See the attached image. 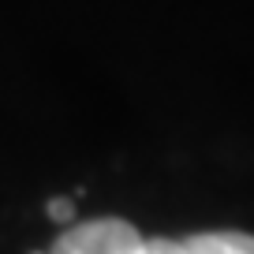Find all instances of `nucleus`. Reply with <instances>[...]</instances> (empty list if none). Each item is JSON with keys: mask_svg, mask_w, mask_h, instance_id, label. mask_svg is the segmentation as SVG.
<instances>
[{"mask_svg": "<svg viewBox=\"0 0 254 254\" xmlns=\"http://www.w3.org/2000/svg\"><path fill=\"white\" fill-rule=\"evenodd\" d=\"M142 232L120 217H101V221H82L56 236V243L45 254H138Z\"/></svg>", "mask_w": 254, "mask_h": 254, "instance_id": "obj_1", "label": "nucleus"}, {"mask_svg": "<svg viewBox=\"0 0 254 254\" xmlns=\"http://www.w3.org/2000/svg\"><path fill=\"white\" fill-rule=\"evenodd\" d=\"M183 254H254V236L247 232H198L183 239Z\"/></svg>", "mask_w": 254, "mask_h": 254, "instance_id": "obj_2", "label": "nucleus"}, {"mask_svg": "<svg viewBox=\"0 0 254 254\" xmlns=\"http://www.w3.org/2000/svg\"><path fill=\"white\" fill-rule=\"evenodd\" d=\"M138 254H183V239H142Z\"/></svg>", "mask_w": 254, "mask_h": 254, "instance_id": "obj_3", "label": "nucleus"}, {"mask_svg": "<svg viewBox=\"0 0 254 254\" xmlns=\"http://www.w3.org/2000/svg\"><path fill=\"white\" fill-rule=\"evenodd\" d=\"M45 217H49V221H56V224H67V221L75 217V206H71L67 198H53V202L45 206Z\"/></svg>", "mask_w": 254, "mask_h": 254, "instance_id": "obj_4", "label": "nucleus"}, {"mask_svg": "<svg viewBox=\"0 0 254 254\" xmlns=\"http://www.w3.org/2000/svg\"><path fill=\"white\" fill-rule=\"evenodd\" d=\"M30 254H41V251H30Z\"/></svg>", "mask_w": 254, "mask_h": 254, "instance_id": "obj_5", "label": "nucleus"}]
</instances>
